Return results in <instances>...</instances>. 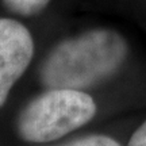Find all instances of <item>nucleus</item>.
Masks as SVG:
<instances>
[{"label": "nucleus", "mask_w": 146, "mask_h": 146, "mask_svg": "<svg viewBox=\"0 0 146 146\" xmlns=\"http://www.w3.org/2000/svg\"><path fill=\"white\" fill-rule=\"evenodd\" d=\"M127 54L125 39L111 30H92L54 47L41 66L47 88L83 91L112 76Z\"/></svg>", "instance_id": "obj_1"}, {"label": "nucleus", "mask_w": 146, "mask_h": 146, "mask_svg": "<svg viewBox=\"0 0 146 146\" xmlns=\"http://www.w3.org/2000/svg\"><path fill=\"white\" fill-rule=\"evenodd\" d=\"M95 114V100L84 91L49 88L23 108L18 118V134L27 142L56 141L88 123Z\"/></svg>", "instance_id": "obj_2"}, {"label": "nucleus", "mask_w": 146, "mask_h": 146, "mask_svg": "<svg viewBox=\"0 0 146 146\" xmlns=\"http://www.w3.org/2000/svg\"><path fill=\"white\" fill-rule=\"evenodd\" d=\"M33 54L34 41L30 31L18 21L0 18V107L29 68Z\"/></svg>", "instance_id": "obj_3"}, {"label": "nucleus", "mask_w": 146, "mask_h": 146, "mask_svg": "<svg viewBox=\"0 0 146 146\" xmlns=\"http://www.w3.org/2000/svg\"><path fill=\"white\" fill-rule=\"evenodd\" d=\"M50 0H3L4 5L14 14L23 16L35 15L46 8Z\"/></svg>", "instance_id": "obj_4"}, {"label": "nucleus", "mask_w": 146, "mask_h": 146, "mask_svg": "<svg viewBox=\"0 0 146 146\" xmlns=\"http://www.w3.org/2000/svg\"><path fill=\"white\" fill-rule=\"evenodd\" d=\"M60 146H120L118 142L107 135H88L73 139Z\"/></svg>", "instance_id": "obj_5"}, {"label": "nucleus", "mask_w": 146, "mask_h": 146, "mask_svg": "<svg viewBox=\"0 0 146 146\" xmlns=\"http://www.w3.org/2000/svg\"><path fill=\"white\" fill-rule=\"evenodd\" d=\"M127 146H146V122L137 129Z\"/></svg>", "instance_id": "obj_6"}]
</instances>
